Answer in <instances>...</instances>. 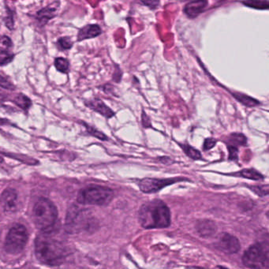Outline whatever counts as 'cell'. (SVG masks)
Segmentation results:
<instances>
[{"label":"cell","mask_w":269,"mask_h":269,"mask_svg":"<svg viewBox=\"0 0 269 269\" xmlns=\"http://www.w3.org/2000/svg\"><path fill=\"white\" fill-rule=\"evenodd\" d=\"M138 221L145 229L168 228L170 224V210L158 199L146 202L139 209Z\"/></svg>","instance_id":"obj_1"},{"label":"cell","mask_w":269,"mask_h":269,"mask_svg":"<svg viewBox=\"0 0 269 269\" xmlns=\"http://www.w3.org/2000/svg\"><path fill=\"white\" fill-rule=\"evenodd\" d=\"M35 254L41 263L49 266H59L65 261L67 251L60 241L40 235L35 240Z\"/></svg>","instance_id":"obj_2"},{"label":"cell","mask_w":269,"mask_h":269,"mask_svg":"<svg viewBox=\"0 0 269 269\" xmlns=\"http://www.w3.org/2000/svg\"><path fill=\"white\" fill-rule=\"evenodd\" d=\"M33 219L38 229L42 232H50L57 222V208L47 198H40L33 208Z\"/></svg>","instance_id":"obj_3"},{"label":"cell","mask_w":269,"mask_h":269,"mask_svg":"<svg viewBox=\"0 0 269 269\" xmlns=\"http://www.w3.org/2000/svg\"><path fill=\"white\" fill-rule=\"evenodd\" d=\"M114 198V191L102 186H89L80 190L77 200L79 204L107 205Z\"/></svg>","instance_id":"obj_4"},{"label":"cell","mask_w":269,"mask_h":269,"mask_svg":"<svg viewBox=\"0 0 269 269\" xmlns=\"http://www.w3.org/2000/svg\"><path fill=\"white\" fill-rule=\"evenodd\" d=\"M242 261L252 269H269V241L257 242L245 250Z\"/></svg>","instance_id":"obj_5"},{"label":"cell","mask_w":269,"mask_h":269,"mask_svg":"<svg viewBox=\"0 0 269 269\" xmlns=\"http://www.w3.org/2000/svg\"><path fill=\"white\" fill-rule=\"evenodd\" d=\"M95 222L91 214L86 210L80 209L77 206H72L66 219L65 228L68 233L75 234L89 231Z\"/></svg>","instance_id":"obj_6"},{"label":"cell","mask_w":269,"mask_h":269,"mask_svg":"<svg viewBox=\"0 0 269 269\" xmlns=\"http://www.w3.org/2000/svg\"><path fill=\"white\" fill-rule=\"evenodd\" d=\"M28 231L22 224H15L10 228L5 239V252L11 255H17L23 251L28 241Z\"/></svg>","instance_id":"obj_7"},{"label":"cell","mask_w":269,"mask_h":269,"mask_svg":"<svg viewBox=\"0 0 269 269\" xmlns=\"http://www.w3.org/2000/svg\"><path fill=\"white\" fill-rule=\"evenodd\" d=\"M178 181H182V178H143L139 181L138 186L140 190L145 194L151 193H157L160 190L165 188V186L174 184Z\"/></svg>","instance_id":"obj_8"},{"label":"cell","mask_w":269,"mask_h":269,"mask_svg":"<svg viewBox=\"0 0 269 269\" xmlns=\"http://www.w3.org/2000/svg\"><path fill=\"white\" fill-rule=\"evenodd\" d=\"M216 247L227 254H233L239 251L240 242L237 237L230 234L222 235L216 243Z\"/></svg>","instance_id":"obj_9"},{"label":"cell","mask_w":269,"mask_h":269,"mask_svg":"<svg viewBox=\"0 0 269 269\" xmlns=\"http://www.w3.org/2000/svg\"><path fill=\"white\" fill-rule=\"evenodd\" d=\"M84 103L86 107L95 112L99 113L100 115L104 117L105 119H111L115 115V111L110 108L102 100L98 99V98L86 100L84 101Z\"/></svg>","instance_id":"obj_10"},{"label":"cell","mask_w":269,"mask_h":269,"mask_svg":"<svg viewBox=\"0 0 269 269\" xmlns=\"http://www.w3.org/2000/svg\"><path fill=\"white\" fill-rule=\"evenodd\" d=\"M18 194L14 189L7 188L3 190L1 195V204L5 212H13L17 208Z\"/></svg>","instance_id":"obj_11"},{"label":"cell","mask_w":269,"mask_h":269,"mask_svg":"<svg viewBox=\"0 0 269 269\" xmlns=\"http://www.w3.org/2000/svg\"><path fill=\"white\" fill-rule=\"evenodd\" d=\"M208 2L207 1H194L190 2L186 4L183 8V11L186 16L189 18H197L202 13H203L206 7L208 6Z\"/></svg>","instance_id":"obj_12"},{"label":"cell","mask_w":269,"mask_h":269,"mask_svg":"<svg viewBox=\"0 0 269 269\" xmlns=\"http://www.w3.org/2000/svg\"><path fill=\"white\" fill-rule=\"evenodd\" d=\"M101 34H102V30L99 25H87L79 30V32L77 34V41L93 39L100 36Z\"/></svg>","instance_id":"obj_13"},{"label":"cell","mask_w":269,"mask_h":269,"mask_svg":"<svg viewBox=\"0 0 269 269\" xmlns=\"http://www.w3.org/2000/svg\"><path fill=\"white\" fill-rule=\"evenodd\" d=\"M57 14V6H52L51 5L42 8L36 13V19L40 23V26H45L51 19L55 18Z\"/></svg>","instance_id":"obj_14"},{"label":"cell","mask_w":269,"mask_h":269,"mask_svg":"<svg viewBox=\"0 0 269 269\" xmlns=\"http://www.w3.org/2000/svg\"><path fill=\"white\" fill-rule=\"evenodd\" d=\"M197 230L198 233L203 237H209L216 232V225L213 222L204 220L199 221L197 224Z\"/></svg>","instance_id":"obj_15"},{"label":"cell","mask_w":269,"mask_h":269,"mask_svg":"<svg viewBox=\"0 0 269 269\" xmlns=\"http://www.w3.org/2000/svg\"><path fill=\"white\" fill-rule=\"evenodd\" d=\"M226 142H227V145L229 146L235 147L238 149L239 146H245L247 145V138L242 134L234 133L230 135Z\"/></svg>","instance_id":"obj_16"},{"label":"cell","mask_w":269,"mask_h":269,"mask_svg":"<svg viewBox=\"0 0 269 269\" xmlns=\"http://www.w3.org/2000/svg\"><path fill=\"white\" fill-rule=\"evenodd\" d=\"M232 94L239 103L243 104L245 107H253L261 104L259 101L254 99L253 97H249V96L245 95L243 93L235 92V93H232Z\"/></svg>","instance_id":"obj_17"},{"label":"cell","mask_w":269,"mask_h":269,"mask_svg":"<svg viewBox=\"0 0 269 269\" xmlns=\"http://www.w3.org/2000/svg\"><path fill=\"white\" fill-rule=\"evenodd\" d=\"M11 102L16 105L17 107H20L21 109H22L25 111H28L30 107L32 106V101H31V100L28 97L24 95V94H22V93L17 94L15 97H13Z\"/></svg>","instance_id":"obj_18"},{"label":"cell","mask_w":269,"mask_h":269,"mask_svg":"<svg viewBox=\"0 0 269 269\" xmlns=\"http://www.w3.org/2000/svg\"><path fill=\"white\" fill-rule=\"evenodd\" d=\"M236 175L254 181L261 180L264 178L263 175L254 169H244L236 173Z\"/></svg>","instance_id":"obj_19"},{"label":"cell","mask_w":269,"mask_h":269,"mask_svg":"<svg viewBox=\"0 0 269 269\" xmlns=\"http://www.w3.org/2000/svg\"><path fill=\"white\" fill-rule=\"evenodd\" d=\"M82 124L85 125V130H86L88 134L95 137L96 138L99 139L101 141H108L109 137H107V135H105L103 132H101L97 129L89 126L87 123H84V122H82Z\"/></svg>","instance_id":"obj_20"},{"label":"cell","mask_w":269,"mask_h":269,"mask_svg":"<svg viewBox=\"0 0 269 269\" xmlns=\"http://www.w3.org/2000/svg\"><path fill=\"white\" fill-rule=\"evenodd\" d=\"M55 67L58 71L63 73H67L69 70V63L67 59L63 57L56 58L54 62Z\"/></svg>","instance_id":"obj_21"},{"label":"cell","mask_w":269,"mask_h":269,"mask_svg":"<svg viewBox=\"0 0 269 269\" xmlns=\"http://www.w3.org/2000/svg\"><path fill=\"white\" fill-rule=\"evenodd\" d=\"M179 146L182 148V150L184 152L185 154L190 158L193 159V160H200L202 159V154L198 149H195L194 147L190 146L189 145H182V144H179Z\"/></svg>","instance_id":"obj_22"},{"label":"cell","mask_w":269,"mask_h":269,"mask_svg":"<svg viewBox=\"0 0 269 269\" xmlns=\"http://www.w3.org/2000/svg\"><path fill=\"white\" fill-rule=\"evenodd\" d=\"M250 8L257 9V10H269V2L268 1H246L241 2Z\"/></svg>","instance_id":"obj_23"},{"label":"cell","mask_w":269,"mask_h":269,"mask_svg":"<svg viewBox=\"0 0 269 269\" xmlns=\"http://www.w3.org/2000/svg\"><path fill=\"white\" fill-rule=\"evenodd\" d=\"M73 44V43L72 41L71 38L69 37V36L60 37L57 41L58 48L61 51L71 49Z\"/></svg>","instance_id":"obj_24"},{"label":"cell","mask_w":269,"mask_h":269,"mask_svg":"<svg viewBox=\"0 0 269 269\" xmlns=\"http://www.w3.org/2000/svg\"><path fill=\"white\" fill-rule=\"evenodd\" d=\"M0 64L1 66L7 65L13 61L14 58V54L11 53L10 51H3L0 50Z\"/></svg>","instance_id":"obj_25"},{"label":"cell","mask_w":269,"mask_h":269,"mask_svg":"<svg viewBox=\"0 0 269 269\" xmlns=\"http://www.w3.org/2000/svg\"><path fill=\"white\" fill-rule=\"evenodd\" d=\"M249 189L259 196L269 197V185H263V186H250Z\"/></svg>","instance_id":"obj_26"},{"label":"cell","mask_w":269,"mask_h":269,"mask_svg":"<svg viewBox=\"0 0 269 269\" xmlns=\"http://www.w3.org/2000/svg\"><path fill=\"white\" fill-rule=\"evenodd\" d=\"M6 9L8 10V14L5 17L3 22H4L6 27H7L10 30H14V13L8 7H6Z\"/></svg>","instance_id":"obj_27"},{"label":"cell","mask_w":269,"mask_h":269,"mask_svg":"<svg viewBox=\"0 0 269 269\" xmlns=\"http://www.w3.org/2000/svg\"><path fill=\"white\" fill-rule=\"evenodd\" d=\"M13 47V42L8 36H2L1 38V48L0 50L3 51H10V48Z\"/></svg>","instance_id":"obj_28"},{"label":"cell","mask_w":269,"mask_h":269,"mask_svg":"<svg viewBox=\"0 0 269 269\" xmlns=\"http://www.w3.org/2000/svg\"><path fill=\"white\" fill-rule=\"evenodd\" d=\"M0 85H1V87L2 89H9V90H14L15 89V86L12 83H10V81H7L2 75H1Z\"/></svg>","instance_id":"obj_29"},{"label":"cell","mask_w":269,"mask_h":269,"mask_svg":"<svg viewBox=\"0 0 269 269\" xmlns=\"http://www.w3.org/2000/svg\"><path fill=\"white\" fill-rule=\"evenodd\" d=\"M216 142H217V141H216V139L206 138L204 141V146H203L204 150L208 151L212 149L216 145Z\"/></svg>","instance_id":"obj_30"},{"label":"cell","mask_w":269,"mask_h":269,"mask_svg":"<svg viewBox=\"0 0 269 269\" xmlns=\"http://www.w3.org/2000/svg\"><path fill=\"white\" fill-rule=\"evenodd\" d=\"M228 152H229V160L231 161H237L238 149L235 147L228 145Z\"/></svg>","instance_id":"obj_31"},{"label":"cell","mask_w":269,"mask_h":269,"mask_svg":"<svg viewBox=\"0 0 269 269\" xmlns=\"http://www.w3.org/2000/svg\"><path fill=\"white\" fill-rule=\"evenodd\" d=\"M141 123H142V126L144 128H152L153 126L151 124L150 119H149V116L146 115V113L145 111H142V115H141Z\"/></svg>","instance_id":"obj_32"},{"label":"cell","mask_w":269,"mask_h":269,"mask_svg":"<svg viewBox=\"0 0 269 269\" xmlns=\"http://www.w3.org/2000/svg\"><path fill=\"white\" fill-rule=\"evenodd\" d=\"M141 3H142L143 5L148 6L149 9H152V10H154V9L157 8L158 7V5L160 4V2L159 1H141Z\"/></svg>","instance_id":"obj_33"}]
</instances>
